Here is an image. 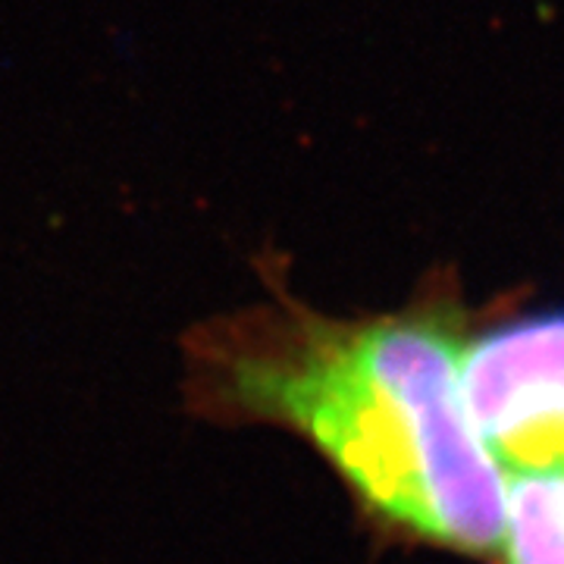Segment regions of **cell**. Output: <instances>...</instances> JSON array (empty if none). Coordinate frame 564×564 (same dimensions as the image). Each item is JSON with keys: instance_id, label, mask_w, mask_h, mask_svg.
Here are the masks:
<instances>
[{"instance_id": "cell-3", "label": "cell", "mask_w": 564, "mask_h": 564, "mask_svg": "<svg viewBox=\"0 0 564 564\" xmlns=\"http://www.w3.org/2000/svg\"><path fill=\"white\" fill-rule=\"evenodd\" d=\"M499 552L505 564H564V470L508 480Z\"/></svg>"}, {"instance_id": "cell-1", "label": "cell", "mask_w": 564, "mask_h": 564, "mask_svg": "<svg viewBox=\"0 0 564 564\" xmlns=\"http://www.w3.org/2000/svg\"><path fill=\"white\" fill-rule=\"evenodd\" d=\"M464 336L452 292L333 317L280 285L270 302L195 326L188 404L214 423L304 440L386 533L484 558L502 545L508 480L464 408Z\"/></svg>"}, {"instance_id": "cell-2", "label": "cell", "mask_w": 564, "mask_h": 564, "mask_svg": "<svg viewBox=\"0 0 564 564\" xmlns=\"http://www.w3.org/2000/svg\"><path fill=\"white\" fill-rule=\"evenodd\" d=\"M462 399L502 470H564V307L464 336Z\"/></svg>"}]
</instances>
